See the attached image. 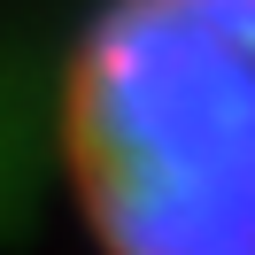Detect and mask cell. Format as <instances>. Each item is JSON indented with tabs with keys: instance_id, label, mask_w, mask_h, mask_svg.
<instances>
[{
	"instance_id": "obj_1",
	"label": "cell",
	"mask_w": 255,
	"mask_h": 255,
	"mask_svg": "<svg viewBox=\"0 0 255 255\" xmlns=\"http://www.w3.org/2000/svg\"><path fill=\"white\" fill-rule=\"evenodd\" d=\"M62 147L109 255H255V0H109Z\"/></svg>"
}]
</instances>
